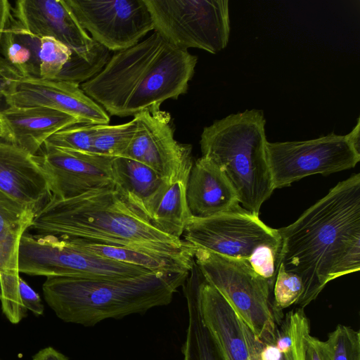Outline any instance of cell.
<instances>
[{"label":"cell","instance_id":"1","mask_svg":"<svg viewBox=\"0 0 360 360\" xmlns=\"http://www.w3.org/2000/svg\"><path fill=\"white\" fill-rule=\"evenodd\" d=\"M280 264L299 276L304 309L330 281L360 269V174L339 182L295 222L278 229Z\"/></svg>","mask_w":360,"mask_h":360},{"label":"cell","instance_id":"2","mask_svg":"<svg viewBox=\"0 0 360 360\" xmlns=\"http://www.w3.org/2000/svg\"><path fill=\"white\" fill-rule=\"evenodd\" d=\"M197 61L196 56L174 47L155 32L115 52L96 75L79 86L110 115L155 112L166 100L187 92Z\"/></svg>","mask_w":360,"mask_h":360},{"label":"cell","instance_id":"3","mask_svg":"<svg viewBox=\"0 0 360 360\" xmlns=\"http://www.w3.org/2000/svg\"><path fill=\"white\" fill-rule=\"evenodd\" d=\"M188 273L159 271L130 278L49 276L42 290L59 319L93 326L169 304Z\"/></svg>","mask_w":360,"mask_h":360},{"label":"cell","instance_id":"4","mask_svg":"<svg viewBox=\"0 0 360 360\" xmlns=\"http://www.w3.org/2000/svg\"><path fill=\"white\" fill-rule=\"evenodd\" d=\"M38 234L112 246L179 244L134 212L115 188L61 199L51 195L30 227Z\"/></svg>","mask_w":360,"mask_h":360},{"label":"cell","instance_id":"5","mask_svg":"<svg viewBox=\"0 0 360 360\" xmlns=\"http://www.w3.org/2000/svg\"><path fill=\"white\" fill-rule=\"evenodd\" d=\"M265 124L262 110H246L204 127L200 141L202 156L222 171L242 207L257 216L275 189L266 158Z\"/></svg>","mask_w":360,"mask_h":360},{"label":"cell","instance_id":"6","mask_svg":"<svg viewBox=\"0 0 360 360\" xmlns=\"http://www.w3.org/2000/svg\"><path fill=\"white\" fill-rule=\"evenodd\" d=\"M194 260L254 335L264 343L274 344L277 324L271 300L274 288L269 283L245 260L198 247Z\"/></svg>","mask_w":360,"mask_h":360},{"label":"cell","instance_id":"7","mask_svg":"<svg viewBox=\"0 0 360 360\" xmlns=\"http://www.w3.org/2000/svg\"><path fill=\"white\" fill-rule=\"evenodd\" d=\"M154 30L174 47L217 53L229 42L228 0H145Z\"/></svg>","mask_w":360,"mask_h":360},{"label":"cell","instance_id":"8","mask_svg":"<svg viewBox=\"0 0 360 360\" xmlns=\"http://www.w3.org/2000/svg\"><path fill=\"white\" fill-rule=\"evenodd\" d=\"M18 267L19 272L46 277L130 278L154 271L85 252L55 236L28 233L20 243Z\"/></svg>","mask_w":360,"mask_h":360},{"label":"cell","instance_id":"9","mask_svg":"<svg viewBox=\"0 0 360 360\" xmlns=\"http://www.w3.org/2000/svg\"><path fill=\"white\" fill-rule=\"evenodd\" d=\"M266 153L275 189L310 175L351 169L360 161V148L349 134L333 132L307 141H267Z\"/></svg>","mask_w":360,"mask_h":360},{"label":"cell","instance_id":"10","mask_svg":"<svg viewBox=\"0 0 360 360\" xmlns=\"http://www.w3.org/2000/svg\"><path fill=\"white\" fill-rule=\"evenodd\" d=\"M81 27L109 51H120L154 30L145 0H64Z\"/></svg>","mask_w":360,"mask_h":360},{"label":"cell","instance_id":"11","mask_svg":"<svg viewBox=\"0 0 360 360\" xmlns=\"http://www.w3.org/2000/svg\"><path fill=\"white\" fill-rule=\"evenodd\" d=\"M183 234L184 240L198 248L245 261L258 248L281 242L278 229L244 209L205 219L191 217Z\"/></svg>","mask_w":360,"mask_h":360},{"label":"cell","instance_id":"12","mask_svg":"<svg viewBox=\"0 0 360 360\" xmlns=\"http://www.w3.org/2000/svg\"><path fill=\"white\" fill-rule=\"evenodd\" d=\"M136 130L124 153L160 174L170 184H186L193 165L192 147L175 140L168 112L143 111L135 116Z\"/></svg>","mask_w":360,"mask_h":360},{"label":"cell","instance_id":"13","mask_svg":"<svg viewBox=\"0 0 360 360\" xmlns=\"http://www.w3.org/2000/svg\"><path fill=\"white\" fill-rule=\"evenodd\" d=\"M43 146L44 152L35 158L48 176L51 195L66 199L115 188V157Z\"/></svg>","mask_w":360,"mask_h":360},{"label":"cell","instance_id":"14","mask_svg":"<svg viewBox=\"0 0 360 360\" xmlns=\"http://www.w3.org/2000/svg\"><path fill=\"white\" fill-rule=\"evenodd\" d=\"M11 8L16 34L49 37L67 46L72 54L88 58L98 43L81 27L64 0H20Z\"/></svg>","mask_w":360,"mask_h":360},{"label":"cell","instance_id":"15","mask_svg":"<svg viewBox=\"0 0 360 360\" xmlns=\"http://www.w3.org/2000/svg\"><path fill=\"white\" fill-rule=\"evenodd\" d=\"M4 97L8 106L46 107L70 115L82 124L110 122L104 109L88 96L79 84L69 81L16 74Z\"/></svg>","mask_w":360,"mask_h":360},{"label":"cell","instance_id":"16","mask_svg":"<svg viewBox=\"0 0 360 360\" xmlns=\"http://www.w3.org/2000/svg\"><path fill=\"white\" fill-rule=\"evenodd\" d=\"M37 212V209L20 203L0 191L1 309L14 324L26 315L19 294L20 243L25 231L32 226Z\"/></svg>","mask_w":360,"mask_h":360},{"label":"cell","instance_id":"17","mask_svg":"<svg viewBox=\"0 0 360 360\" xmlns=\"http://www.w3.org/2000/svg\"><path fill=\"white\" fill-rule=\"evenodd\" d=\"M198 292L202 319L224 360H250L240 320L227 300L205 277L197 265L190 271Z\"/></svg>","mask_w":360,"mask_h":360},{"label":"cell","instance_id":"18","mask_svg":"<svg viewBox=\"0 0 360 360\" xmlns=\"http://www.w3.org/2000/svg\"><path fill=\"white\" fill-rule=\"evenodd\" d=\"M0 191L37 210L51 195L48 176L35 155L5 141H0Z\"/></svg>","mask_w":360,"mask_h":360},{"label":"cell","instance_id":"19","mask_svg":"<svg viewBox=\"0 0 360 360\" xmlns=\"http://www.w3.org/2000/svg\"><path fill=\"white\" fill-rule=\"evenodd\" d=\"M65 240L85 252L154 271L189 272L195 262L196 246L185 240L179 244L138 246L101 245Z\"/></svg>","mask_w":360,"mask_h":360},{"label":"cell","instance_id":"20","mask_svg":"<svg viewBox=\"0 0 360 360\" xmlns=\"http://www.w3.org/2000/svg\"><path fill=\"white\" fill-rule=\"evenodd\" d=\"M186 198L192 218L205 219L243 210L222 171L201 157L192 166L186 184Z\"/></svg>","mask_w":360,"mask_h":360},{"label":"cell","instance_id":"21","mask_svg":"<svg viewBox=\"0 0 360 360\" xmlns=\"http://www.w3.org/2000/svg\"><path fill=\"white\" fill-rule=\"evenodd\" d=\"M112 172L115 188L122 200L153 224L154 212L170 184L148 166L126 157L114 158Z\"/></svg>","mask_w":360,"mask_h":360},{"label":"cell","instance_id":"22","mask_svg":"<svg viewBox=\"0 0 360 360\" xmlns=\"http://www.w3.org/2000/svg\"><path fill=\"white\" fill-rule=\"evenodd\" d=\"M8 142L36 155L53 134L79 122L73 116L52 108L8 106L1 110Z\"/></svg>","mask_w":360,"mask_h":360},{"label":"cell","instance_id":"23","mask_svg":"<svg viewBox=\"0 0 360 360\" xmlns=\"http://www.w3.org/2000/svg\"><path fill=\"white\" fill-rule=\"evenodd\" d=\"M188 313L184 360H224L212 334L203 321L195 283L188 276L183 285Z\"/></svg>","mask_w":360,"mask_h":360},{"label":"cell","instance_id":"24","mask_svg":"<svg viewBox=\"0 0 360 360\" xmlns=\"http://www.w3.org/2000/svg\"><path fill=\"white\" fill-rule=\"evenodd\" d=\"M186 183L170 184L152 218L154 226L166 235L181 240L191 218L186 198Z\"/></svg>","mask_w":360,"mask_h":360},{"label":"cell","instance_id":"25","mask_svg":"<svg viewBox=\"0 0 360 360\" xmlns=\"http://www.w3.org/2000/svg\"><path fill=\"white\" fill-rule=\"evenodd\" d=\"M303 309L288 311L277 326L275 345L281 353V360H305L310 326Z\"/></svg>","mask_w":360,"mask_h":360},{"label":"cell","instance_id":"26","mask_svg":"<svg viewBox=\"0 0 360 360\" xmlns=\"http://www.w3.org/2000/svg\"><path fill=\"white\" fill-rule=\"evenodd\" d=\"M136 130V122L134 118L124 124H97L93 152L115 158L123 157L134 139Z\"/></svg>","mask_w":360,"mask_h":360},{"label":"cell","instance_id":"27","mask_svg":"<svg viewBox=\"0 0 360 360\" xmlns=\"http://www.w3.org/2000/svg\"><path fill=\"white\" fill-rule=\"evenodd\" d=\"M39 41V77L43 79H57L70 59L72 51L53 37H44Z\"/></svg>","mask_w":360,"mask_h":360},{"label":"cell","instance_id":"28","mask_svg":"<svg viewBox=\"0 0 360 360\" xmlns=\"http://www.w3.org/2000/svg\"><path fill=\"white\" fill-rule=\"evenodd\" d=\"M110 51L98 44L95 53L88 58L72 54L57 79L79 85L96 75L110 59Z\"/></svg>","mask_w":360,"mask_h":360},{"label":"cell","instance_id":"29","mask_svg":"<svg viewBox=\"0 0 360 360\" xmlns=\"http://www.w3.org/2000/svg\"><path fill=\"white\" fill-rule=\"evenodd\" d=\"M12 19L1 37L0 51L4 56L1 58L20 76H34L32 63V51L27 46L17 41V34L12 27Z\"/></svg>","mask_w":360,"mask_h":360},{"label":"cell","instance_id":"30","mask_svg":"<svg viewBox=\"0 0 360 360\" xmlns=\"http://www.w3.org/2000/svg\"><path fill=\"white\" fill-rule=\"evenodd\" d=\"M96 125L82 123L71 125L53 134L44 144L73 150L94 153L93 143Z\"/></svg>","mask_w":360,"mask_h":360},{"label":"cell","instance_id":"31","mask_svg":"<svg viewBox=\"0 0 360 360\" xmlns=\"http://www.w3.org/2000/svg\"><path fill=\"white\" fill-rule=\"evenodd\" d=\"M303 283L301 278L295 274L286 271L280 264L274 285L273 307L276 324L281 321L278 312L296 304L303 292Z\"/></svg>","mask_w":360,"mask_h":360},{"label":"cell","instance_id":"32","mask_svg":"<svg viewBox=\"0 0 360 360\" xmlns=\"http://www.w3.org/2000/svg\"><path fill=\"white\" fill-rule=\"evenodd\" d=\"M331 360H360V334L359 331L338 325L328 335Z\"/></svg>","mask_w":360,"mask_h":360},{"label":"cell","instance_id":"33","mask_svg":"<svg viewBox=\"0 0 360 360\" xmlns=\"http://www.w3.org/2000/svg\"><path fill=\"white\" fill-rule=\"evenodd\" d=\"M281 242L256 249L247 260L253 270L273 287L280 266Z\"/></svg>","mask_w":360,"mask_h":360},{"label":"cell","instance_id":"34","mask_svg":"<svg viewBox=\"0 0 360 360\" xmlns=\"http://www.w3.org/2000/svg\"><path fill=\"white\" fill-rule=\"evenodd\" d=\"M240 320V326L250 360H281L282 355L274 344H266L257 338Z\"/></svg>","mask_w":360,"mask_h":360},{"label":"cell","instance_id":"35","mask_svg":"<svg viewBox=\"0 0 360 360\" xmlns=\"http://www.w3.org/2000/svg\"><path fill=\"white\" fill-rule=\"evenodd\" d=\"M19 294L24 308L36 315H41L44 305L39 295L21 278H19Z\"/></svg>","mask_w":360,"mask_h":360},{"label":"cell","instance_id":"36","mask_svg":"<svg viewBox=\"0 0 360 360\" xmlns=\"http://www.w3.org/2000/svg\"><path fill=\"white\" fill-rule=\"evenodd\" d=\"M305 360H331L327 342L309 335L307 338Z\"/></svg>","mask_w":360,"mask_h":360},{"label":"cell","instance_id":"37","mask_svg":"<svg viewBox=\"0 0 360 360\" xmlns=\"http://www.w3.org/2000/svg\"><path fill=\"white\" fill-rule=\"evenodd\" d=\"M0 65L1 70L0 71V100L4 96V94L8 90L12 79L18 74L12 68L8 66L1 58H0ZM1 119V110H0Z\"/></svg>","mask_w":360,"mask_h":360},{"label":"cell","instance_id":"38","mask_svg":"<svg viewBox=\"0 0 360 360\" xmlns=\"http://www.w3.org/2000/svg\"><path fill=\"white\" fill-rule=\"evenodd\" d=\"M11 5L6 0H0V42L4 30L12 19Z\"/></svg>","mask_w":360,"mask_h":360},{"label":"cell","instance_id":"39","mask_svg":"<svg viewBox=\"0 0 360 360\" xmlns=\"http://www.w3.org/2000/svg\"><path fill=\"white\" fill-rule=\"evenodd\" d=\"M32 360H69L65 355L51 347H48L36 353Z\"/></svg>","mask_w":360,"mask_h":360},{"label":"cell","instance_id":"40","mask_svg":"<svg viewBox=\"0 0 360 360\" xmlns=\"http://www.w3.org/2000/svg\"><path fill=\"white\" fill-rule=\"evenodd\" d=\"M8 136L6 127L0 119V141H8Z\"/></svg>","mask_w":360,"mask_h":360},{"label":"cell","instance_id":"41","mask_svg":"<svg viewBox=\"0 0 360 360\" xmlns=\"http://www.w3.org/2000/svg\"><path fill=\"white\" fill-rule=\"evenodd\" d=\"M1 297H2V286H1V279H0V300L1 299Z\"/></svg>","mask_w":360,"mask_h":360},{"label":"cell","instance_id":"42","mask_svg":"<svg viewBox=\"0 0 360 360\" xmlns=\"http://www.w3.org/2000/svg\"><path fill=\"white\" fill-rule=\"evenodd\" d=\"M1 65H0V71H1Z\"/></svg>","mask_w":360,"mask_h":360},{"label":"cell","instance_id":"43","mask_svg":"<svg viewBox=\"0 0 360 360\" xmlns=\"http://www.w3.org/2000/svg\"><path fill=\"white\" fill-rule=\"evenodd\" d=\"M1 360V359H0Z\"/></svg>","mask_w":360,"mask_h":360}]
</instances>
